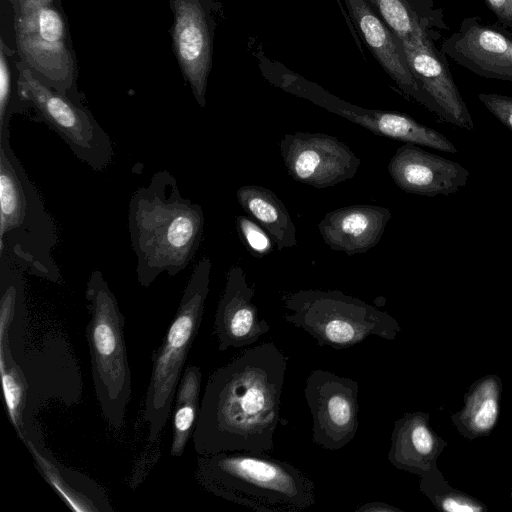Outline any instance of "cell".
Segmentation results:
<instances>
[{"mask_svg":"<svg viewBox=\"0 0 512 512\" xmlns=\"http://www.w3.org/2000/svg\"><path fill=\"white\" fill-rule=\"evenodd\" d=\"M287 357L273 342L249 348L207 380L192 435L198 455L268 454L280 422Z\"/></svg>","mask_w":512,"mask_h":512,"instance_id":"1","label":"cell"},{"mask_svg":"<svg viewBox=\"0 0 512 512\" xmlns=\"http://www.w3.org/2000/svg\"><path fill=\"white\" fill-rule=\"evenodd\" d=\"M128 230L137 281L147 288L160 274L173 277L190 264L203 237V209L181 194L169 171H157L130 199Z\"/></svg>","mask_w":512,"mask_h":512,"instance_id":"2","label":"cell"},{"mask_svg":"<svg viewBox=\"0 0 512 512\" xmlns=\"http://www.w3.org/2000/svg\"><path fill=\"white\" fill-rule=\"evenodd\" d=\"M195 475L206 491L258 512H300L316 502L314 482L293 464L268 454L199 455Z\"/></svg>","mask_w":512,"mask_h":512,"instance_id":"3","label":"cell"},{"mask_svg":"<svg viewBox=\"0 0 512 512\" xmlns=\"http://www.w3.org/2000/svg\"><path fill=\"white\" fill-rule=\"evenodd\" d=\"M57 244L53 218L12 150L10 135L0 136V254L28 274L59 283L52 255Z\"/></svg>","mask_w":512,"mask_h":512,"instance_id":"4","label":"cell"},{"mask_svg":"<svg viewBox=\"0 0 512 512\" xmlns=\"http://www.w3.org/2000/svg\"><path fill=\"white\" fill-rule=\"evenodd\" d=\"M85 299L90 313L86 338L95 396L102 416L117 431L124 425L132 394L124 316L99 270L92 271L89 276Z\"/></svg>","mask_w":512,"mask_h":512,"instance_id":"5","label":"cell"},{"mask_svg":"<svg viewBox=\"0 0 512 512\" xmlns=\"http://www.w3.org/2000/svg\"><path fill=\"white\" fill-rule=\"evenodd\" d=\"M211 268L209 257L197 263L162 343L153 353L142 413L143 420L148 424V441L151 443L159 439L171 416L176 388L202 322Z\"/></svg>","mask_w":512,"mask_h":512,"instance_id":"6","label":"cell"},{"mask_svg":"<svg viewBox=\"0 0 512 512\" xmlns=\"http://www.w3.org/2000/svg\"><path fill=\"white\" fill-rule=\"evenodd\" d=\"M283 318L310 334L318 346L342 350L369 336L395 340L398 321L365 301L339 290L306 289L284 293Z\"/></svg>","mask_w":512,"mask_h":512,"instance_id":"7","label":"cell"},{"mask_svg":"<svg viewBox=\"0 0 512 512\" xmlns=\"http://www.w3.org/2000/svg\"><path fill=\"white\" fill-rule=\"evenodd\" d=\"M259 68L263 77L272 85L304 98L375 135L457 153V148L442 133L417 122L407 114L353 105L267 57L261 59Z\"/></svg>","mask_w":512,"mask_h":512,"instance_id":"8","label":"cell"},{"mask_svg":"<svg viewBox=\"0 0 512 512\" xmlns=\"http://www.w3.org/2000/svg\"><path fill=\"white\" fill-rule=\"evenodd\" d=\"M17 86L22 99L78 159L94 171H102L111 164L114 150L109 135L80 103L48 86L28 69L20 72Z\"/></svg>","mask_w":512,"mask_h":512,"instance_id":"9","label":"cell"},{"mask_svg":"<svg viewBox=\"0 0 512 512\" xmlns=\"http://www.w3.org/2000/svg\"><path fill=\"white\" fill-rule=\"evenodd\" d=\"M358 383L324 369H315L306 379L304 396L312 415V439L321 448L339 450L356 436Z\"/></svg>","mask_w":512,"mask_h":512,"instance_id":"10","label":"cell"},{"mask_svg":"<svg viewBox=\"0 0 512 512\" xmlns=\"http://www.w3.org/2000/svg\"><path fill=\"white\" fill-rule=\"evenodd\" d=\"M280 153L289 176L317 189L352 179L361 163L343 141L319 132L285 134Z\"/></svg>","mask_w":512,"mask_h":512,"instance_id":"11","label":"cell"},{"mask_svg":"<svg viewBox=\"0 0 512 512\" xmlns=\"http://www.w3.org/2000/svg\"><path fill=\"white\" fill-rule=\"evenodd\" d=\"M15 29L17 45L24 60L50 83V87L68 97L74 68L60 12L50 5L17 14Z\"/></svg>","mask_w":512,"mask_h":512,"instance_id":"12","label":"cell"},{"mask_svg":"<svg viewBox=\"0 0 512 512\" xmlns=\"http://www.w3.org/2000/svg\"><path fill=\"white\" fill-rule=\"evenodd\" d=\"M440 50L474 74L512 82V35L479 16L464 18Z\"/></svg>","mask_w":512,"mask_h":512,"instance_id":"13","label":"cell"},{"mask_svg":"<svg viewBox=\"0 0 512 512\" xmlns=\"http://www.w3.org/2000/svg\"><path fill=\"white\" fill-rule=\"evenodd\" d=\"M364 43L384 71L407 96L441 117L433 99L412 74L401 40L386 25L368 0H343Z\"/></svg>","mask_w":512,"mask_h":512,"instance_id":"14","label":"cell"},{"mask_svg":"<svg viewBox=\"0 0 512 512\" xmlns=\"http://www.w3.org/2000/svg\"><path fill=\"white\" fill-rule=\"evenodd\" d=\"M173 45L177 60L193 95L206 105L207 80L212 60V28L199 0H173Z\"/></svg>","mask_w":512,"mask_h":512,"instance_id":"15","label":"cell"},{"mask_svg":"<svg viewBox=\"0 0 512 512\" xmlns=\"http://www.w3.org/2000/svg\"><path fill=\"white\" fill-rule=\"evenodd\" d=\"M388 173L402 191L426 196L449 195L467 183L469 171L459 163L404 143L392 156Z\"/></svg>","mask_w":512,"mask_h":512,"instance_id":"16","label":"cell"},{"mask_svg":"<svg viewBox=\"0 0 512 512\" xmlns=\"http://www.w3.org/2000/svg\"><path fill=\"white\" fill-rule=\"evenodd\" d=\"M254 295L255 290L247 282L244 270L239 265L231 266L214 318L220 352L250 346L270 330L268 322L259 317L252 301Z\"/></svg>","mask_w":512,"mask_h":512,"instance_id":"17","label":"cell"},{"mask_svg":"<svg viewBox=\"0 0 512 512\" xmlns=\"http://www.w3.org/2000/svg\"><path fill=\"white\" fill-rule=\"evenodd\" d=\"M401 42L412 74L438 106L441 118L472 131V116L453 80L447 56L433 41Z\"/></svg>","mask_w":512,"mask_h":512,"instance_id":"18","label":"cell"},{"mask_svg":"<svg viewBox=\"0 0 512 512\" xmlns=\"http://www.w3.org/2000/svg\"><path fill=\"white\" fill-rule=\"evenodd\" d=\"M35 466L63 502L77 512H110L113 507L103 487L86 474L58 462L47 449L38 429L32 425L21 439Z\"/></svg>","mask_w":512,"mask_h":512,"instance_id":"19","label":"cell"},{"mask_svg":"<svg viewBox=\"0 0 512 512\" xmlns=\"http://www.w3.org/2000/svg\"><path fill=\"white\" fill-rule=\"evenodd\" d=\"M391 217V211L386 207L354 204L326 213L318 229L332 250L352 256L375 247Z\"/></svg>","mask_w":512,"mask_h":512,"instance_id":"20","label":"cell"},{"mask_svg":"<svg viewBox=\"0 0 512 512\" xmlns=\"http://www.w3.org/2000/svg\"><path fill=\"white\" fill-rule=\"evenodd\" d=\"M447 445L432 429L429 413L407 412L394 422L387 458L395 468L421 477L437 467Z\"/></svg>","mask_w":512,"mask_h":512,"instance_id":"21","label":"cell"},{"mask_svg":"<svg viewBox=\"0 0 512 512\" xmlns=\"http://www.w3.org/2000/svg\"><path fill=\"white\" fill-rule=\"evenodd\" d=\"M392 32L411 43L436 42L447 30L444 14L434 0H368Z\"/></svg>","mask_w":512,"mask_h":512,"instance_id":"22","label":"cell"},{"mask_svg":"<svg viewBox=\"0 0 512 512\" xmlns=\"http://www.w3.org/2000/svg\"><path fill=\"white\" fill-rule=\"evenodd\" d=\"M502 389V380L496 374L485 375L470 385L463 407L450 414L461 436L474 440L491 434L499 418Z\"/></svg>","mask_w":512,"mask_h":512,"instance_id":"23","label":"cell"},{"mask_svg":"<svg viewBox=\"0 0 512 512\" xmlns=\"http://www.w3.org/2000/svg\"><path fill=\"white\" fill-rule=\"evenodd\" d=\"M242 209L270 235L279 251L297 245L296 227L284 203L270 189L244 185L236 191Z\"/></svg>","mask_w":512,"mask_h":512,"instance_id":"24","label":"cell"},{"mask_svg":"<svg viewBox=\"0 0 512 512\" xmlns=\"http://www.w3.org/2000/svg\"><path fill=\"white\" fill-rule=\"evenodd\" d=\"M201 368L187 366L182 373L175 395L172 414V441L170 455L180 457L190 439L200 411Z\"/></svg>","mask_w":512,"mask_h":512,"instance_id":"25","label":"cell"},{"mask_svg":"<svg viewBox=\"0 0 512 512\" xmlns=\"http://www.w3.org/2000/svg\"><path fill=\"white\" fill-rule=\"evenodd\" d=\"M419 490L439 511L486 512L487 506L476 497L452 487L438 466L420 477Z\"/></svg>","mask_w":512,"mask_h":512,"instance_id":"26","label":"cell"},{"mask_svg":"<svg viewBox=\"0 0 512 512\" xmlns=\"http://www.w3.org/2000/svg\"><path fill=\"white\" fill-rule=\"evenodd\" d=\"M236 229L242 244L252 256L263 258L272 252L274 241L254 219L238 215Z\"/></svg>","mask_w":512,"mask_h":512,"instance_id":"27","label":"cell"},{"mask_svg":"<svg viewBox=\"0 0 512 512\" xmlns=\"http://www.w3.org/2000/svg\"><path fill=\"white\" fill-rule=\"evenodd\" d=\"M11 69L6 53V46L0 41V136L10 135V118L19 109L13 102Z\"/></svg>","mask_w":512,"mask_h":512,"instance_id":"28","label":"cell"},{"mask_svg":"<svg viewBox=\"0 0 512 512\" xmlns=\"http://www.w3.org/2000/svg\"><path fill=\"white\" fill-rule=\"evenodd\" d=\"M478 98L494 117L512 131V97L497 93H480Z\"/></svg>","mask_w":512,"mask_h":512,"instance_id":"29","label":"cell"},{"mask_svg":"<svg viewBox=\"0 0 512 512\" xmlns=\"http://www.w3.org/2000/svg\"><path fill=\"white\" fill-rule=\"evenodd\" d=\"M486 6L496 16L498 22L512 28V0H484Z\"/></svg>","mask_w":512,"mask_h":512,"instance_id":"30","label":"cell"},{"mask_svg":"<svg viewBox=\"0 0 512 512\" xmlns=\"http://www.w3.org/2000/svg\"><path fill=\"white\" fill-rule=\"evenodd\" d=\"M355 512H403V510L382 501H373L359 505Z\"/></svg>","mask_w":512,"mask_h":512,"instance_id":"31","label":"cell"},{"mask_svg":"<svg viewBox=\"0 0 512 512\" xmlns=\"http://www.w3.org/2000/svg\"><path fill=\"white\" fill-rule=\"evenodd\" d=\"M54 0H19L18 14H26L52 5Z\"/></svg>","mask_w":512,"mask_h":512,"instance_id":"32","label":"cell"},{"mask_svg":"<svg viewBox=\"0 0 512 512\" xmlns=\"http://www.w3.org/2000/svg\"><path fill=\"white\" fill-rule=\"evenodd\" d=\"M511 499H512V490H511Z\"/></svg>","mask_w":512,"mask_h":512,"instance_id":"33","label":"cell"}]
</instances>
